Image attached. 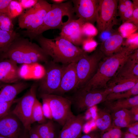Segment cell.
<instances>
[{
  "label": "cell",
  "instance_id": "1",
  "mask_svg": "<svg viewBox=\"0 0 138 138\" xmlns=\"http://www.w3.org/2000/svg\"><path fill=\"white\" fill-rule=\"evenodd\" d=\"M134 50L128 47H122L113 55L104 58L93 76L80 88L87 91L106 89L108 83Z\"/></svg>",
  "mask_w": 138,
  "mask_h": 138
},
{
  "label": "cell",
  "instance_id": "2",
  "mask_svg": "<svg viewBox=\"0 0 138 138\" xmlns=\"http://www.w3.org/2000/svg\"><path fill=\"white\" fill-rule=\"evenodd\" d=\"M35 38L46 53L56 63L68 64L77 62L87 53L83 49L60 35L50 39L41 34Z\"/></svg>",
  "mask_w": 138,
  "mask_h": 138
},
{
  "label": "cell",
  "instance_id": "3",
  "mask_svg": "<svg viewBox=\"0 0 138 138\" xmlns=\"http://www.w3.org/2000/svg\"><path fill=\"white\" fill-rule=\"evenodd\" d=\"M1 56L2 60H10L17 64L44 63L50 60V57L40 45L20 37L13 42Z\"/></svg>",
  "mask_w": 138,
  "mask_h": 138
},
{
  "label": "cell",
  "instance_id": "4",
  "mask_svg": "<svg viewBox=\"0 0 138 138\" xmlns=\"http://www.w3.org/2000/svg\"><path fill=\"white\" fill-rule=\"evenodd\" d=\"M51 6L52 4L46 1L38 0L33 7L23 12L19 16L18 25L20 28L26 29L22 31L25 36L33 39Z\"/></svg>",
  "mask_w": 138,
  "mask_h": 138
},
{
  "label": "cell",
  "instance_id": "5",
  "mask_svg": "<svg viewBox=\"0 0 138 138\" xmlns=\"http://www.w3.org/2000/svg\"><path fill=\"white\" fill-rule=\"evenodd\" d=\"M65 16L68 17L71 20L77 19L74 11L71 0L60 4H52L51 9L46 15L42 24L34 35L33 39L50 29H58L61 30L65 25L63 20Z\"/></svg>",
  "mask_w": 138,
  "mask_h": 138
},
{
  "label": "cell",
  "instance_id": "6",
  "mask_svg": "<svg viewBox=\"0 0 138 138\" xmlns=\"http://www.w3.org/2000/svg\"><path fill=\"white\" fill-rule=\"evenodd\" d=\"M44 72L38 83L39 95L53 94L59 88L67 64L61 65L50 60L44 64Z\"/></svg>",
  "mask_w": 138,
  "mask_h": 138
},
{
  "label": "cell",
  "instance_id": "7",
  "mask_svg": "<svg viewBox=\"0 0 138 138\" xmlns=\"http://www.w3.org/2000/svg\"><path fill=\"white\" fill-rule=\"evenodd\" d=\"M38 83H34L22 97L15 100L17 103L12 113L21 122L24 130L29 131L31 129L32 113L34 103L37 99L36 93Z\"/></svg>",
  "mask_w": 138,
  "mask_h": 138
},
{
  "label": "cell",
  "instance_id": "8",
  "mask_svg": "<svg viewBox=\"0 0 138 138\" xmlns=\"http://www.w3.org/2000/svg\"><path fill=\"white\" fill-rule=\"evenodd\" d=\"M104 56L99 49H97L90 55L85 54L76 62L77 83L76 90L83 86L92 78Z\"/></svg>",
  "mask_w": 138,
  "mask_h": 138
},
{
  "label": "cell",
  "instance_id": "9",
  "mask_svg": "<svg viewBox=\"0 0 138 138\" xmlns=\"http://www.w3.org/2000/svg\"><path fill=\"white\" fill-rule=\"evenodd\" d=\"M50 106L53 119L63 126L74 115L71 110V101L68 98L54 94L40 95Z\"/></svg>",
  "mask_w": 138,
  "mask_h": 138
},
{
  "label": "cell",
  "instance_id": "10",
  "mask_svg": "<svg viewBox=\"0 0 138 138\" xmlns=\"http://www.w3.org/2000/svg\"><path fill=\"white\" fill-rule=\"evenodd\" d=\"M108 94L105 89L86 90L78 89L72 96L68 98L78 111L82 112L103 102Z\"/></svg>",
  "mask_w": 138,
  "mask_h": 138
},
{
  "label": "cell",
  "instance_id": "11",
  "mask_svg": "<svg viewBox=\"0 0 138 138\" xmlns=\"http://www.w3.org/2000/svg\"><path fill=\"white\" fill-rule=\"evenodd\" d=\"M118 1L99 0L96 21L99 34L110 26L117 24Z\"/></svg>",
  "mask_w": 138,
  "mask_h": 138
},
{
  "label": "cell",
  "instance_id": "12",
  "mask_svg": "<svg viewBox=\"0 0 138 138\" xmlns=\"http://www.w3.org/2000/svg\"><path fill=\"white\" fill-rule=\"evenodd\" d=\"M73 10L76 17L85 22L94 25L96 21L99 0H72Z\"/></svg>",
  "mask_w": 138,
  "mask_h": 138
},
{
  "label": "cell",
  "instance_id": "13",
  "mask_svg": "<svg viewBox=\"0 0 138 138\" xmlns=\"http://www.w3.org/2000/svg\"><path fill=\"white\" fill-rule=\"evenodd\" d=\"M85 22L80 18L72 20L63 26L59 35L78 46L82 44L85 38L82 31V26Z\"/></svg>",
  "mask_w": 138,
  "mask_h": 138
},
{
  "label": "cell",
  "instance_id": "14",
  "mask_svg": "<svg viewBox=\"0 0 138 138\" xmlns=\"http://www.w3.org/2000/svg\"><path fill=\"white\" fill-rule=\"evenodd\" d=\"M76 62L67 64L62 75L60 86L53 94L61 95L77 89V78L76 70Z\"/></svg>",
  "mask_w": 138,
  "mask_h": 138
},
{
  "label": "cell",
  "instance_id": "15",
  "mask_svg": "<svg viewBox=\"0 0 138 138\" xmlns=\"http://www.w3.org/2000/svg\"><path fill=\"white\" fill-rule=\"evenodd\" d=\"M86 120L83 114L74 115L62 126L57 138H79L82 135Z\"/></svg>",
  "mask_w": 138,
  "mask_h": 138
},
{
  "label": "cell",
  "instance_id": "16",
  "mask_svg": "<svg viewBox=\"0 0 138 138\" xmlns=\"http://www.w3.org/2000/svg\"><path fill=\"white\" fill-rule=\"evenodd\" d=\"M19 120L9 112L0 118V135L8 138H19L20 134Z\"/></svg>",
  "mask_w": 138,
  "mask_h": 138
},
{
  "label": "cell",
  "instance_id": "17",
  "mask_svg": "<svg viewBox=\"0 0 138 138\" xmlns=\"http://www.w3.org/2000/svg\"><path fill=\"white\" fill-rule=\"evenodd\" d=\"M21 79L19 74V67L17 63L8 59L0 61V82L10 84Z\"/></svg>",
  "mask_w": 138,
  "mask_h": 138
},
{
  "label": "cell",
  "instance_id": "18",
  "mask_svg": "<svg viewBox=\"0 0 138 138\" xmlns=\"http://www.w3.org/2000/svg\"><path fill=\"white\" fill-rule=\"evenodd\" d=\"M130 55L109 82L138 78V60L132 58Z\"/></svg>",
  "mask_w": 138,
  "mask_h": 138
},
{
  "label": "cell",
  "instance_id": "19",
  "mask_svg": "<svg viewBox=\"0 0 138 138\" xmlns=\"http://www.w3.org/2000/svg\"><path fill=\"white\" fill-rule=\"evenodd\" d=\"M30 86V83L20 81L12 84H5L0 89V103L14 100L19 94Z\"/></svg>",
  "mask_w": 138,
  "mask_h": 138
},
{
  "label": "cell",
  "instance_id": "20",
  "mask_svg": "<svg viewBox=\"0 0 138 138\" xmlns=\"http://www.w3.org/2000/svg\"><path fill=\"white\" fill-rule=\"evenodd\" d=\"M124 41L122 36L118 32H116L101 42L99 49L105 57H109L113 55L121 49Z\"/></svg>",
  "mask_w": 138,
  "mask_h": 138
},
{
  "label": "cell",
  "instance_id": "21",
  "mask_svg": "<svg viewBox=\"0 0 138 138\" xmlns=\"http://www.w3.org/2000/svg\"><path fill=\"white\" fill-rule=\"evenodd\" d=\"M105 108L111 113L123 109H128L138 105V95L125 99L105 101Z\"/></svg>",
  "mask_w": 138,
  "mask_h": 138
},
{
  "label": "cell",
  "instance_id": "22",
  "mask_svg": "<svg viewBox=\"0 0 138 138\" xmlns=\"http://www.w3.org/2000/svg\"><path fill=\"white\" fill-rule=\"evenodd\" d=\"M138 83V78H134L120 80L115 82H109L105 90L108 95L127 91Z\"/></svg>",
  "mask_w": 138,
  "mask_h": 138
},
{
  "label": "cell",
  "instance_id": "23",
  "mask_svg": "<svg viewBox=\"0 0 138 138\" xmlns=\"http://www.w3.org/2000/svg\"><path fill=\"white\" fill-rule=\"evenodd\" d=\"M112 121L111 113L105 107L98 109L96 123L99 131H104L111 128Z\"/></svg>",
  "mask_w": 138,
  "mask_h": 138
},
{
  "label": "cell",
  "instance_id": "24",
  "mask_svg": "<svg viewBox=\"0 0 138 138\" xmlns=\"http://www.w3.org/2000/svg\"><path fill=\"white\" fill-rule=\"evenodd\" d=\"M35 129L42 138H57V133L56 127L52 120L37 125Z\"/></svg>",
  "mask_w": 138,
  "mask_h": 138
},
{
  "label": "cell",
  "instance_id": "25",
  "mask_svg": "<svg viewBox=\"0 0 138 138\" xmlns=\"http://www.w3.org/2000/svg\"><path fill=\"white\" fill-rule=\"evenodd\" d=\"M19 37V34L14 30L8 31L0 29V54L5 53L13 42Z\"/></svg>",
  "mask_w": 138,
  "mask_h": 138
},
{
  "label": "cell",
  "instance_id": "26",
  "mask_svg": "<svg viewBox=\"0 0 138 138\" xmlns=\"http://www.w3.org/2000/svg\"><path fill=\"white\" fill-rule=\"evenodd\" d=\"M137 95H138V83H137L131 88L127 91L109 94L105 101H112L128 98Z\"/></svg>",
  "mask_w": 138,
  "mask_h": 138
},
{
  "label": "cell",
  "instance_id": "27",
  "mask_svg": "<svg viewBox=\"0 0 138 138\" xmlns=\"http://www.w3.org/2000/svg\"><path fill=\"white\" fill-rule=\"evenodd\" d=\"M37 63L23 64L19 67V74L21 78H36L38 76L36 73V65Z\"/></svg>",
  "mask_w": 138,
  "mask_h": 138
},
{
  "label": "cell",
  "instance_id": "28",
  "mask_svg": "<svg viewBox=\"0 0 138 138\" xmlns=\"http://www.w3.org/2000/svg\"><path fill=\"white\" fill-rule=\"evenodd\" d=\"M46 119L44 117L42 107V104L37 99L33 106L32 113V123L37 122L40 124L46 122Z\"/></svg>",
  "mask_w": 138,
  "mask_h": 138
},
{
  "label": "cell",
  "instance_id": "29",
  "mask_svg": "<svg viewBox=\"0 0 138 138\" xmlns=\"http://www.w3.org/2000/svg\"><path fill=\"white\" fill-rule=\"evenodd\" d=\"M138 28L133 24L125 22L120 26L118 29L119 33L124 38H127L136 31Z\"/></svg>",
  "mask_w": 138,
  "mask_h": 138
},
{
  "label": "cell",
  "instance_id": "30",
  "mask_svg": "<svg viewBox=\"0 0 138 138\" xmlns=\"http://www.w3.org/2000/svg\"><path fill=\"white\" fill-rule=\"evenodd\" d=\"M23 10L18 1L12 0L9 6L8 14L12 19L19 16L23 12Z\"/></svg>",
  "mask_w": 138,
  "mask_h": 138
},
{
  "label": "cell",
  "instance_id": "31",
  "mask_svg": "<svg viewBox=\"0 0 138 138\" xmlns=\"http://www.w3.org/2000/svg\"><path fill=\"white\" fill-rule=\"evenodd\" d=\"M14 25L12 19L7 13L0 14V29L4 31H13Z\"/></svg>",
  "mask_w": 138,
  "mask_h": 138
},
{
  "label": "cell",
  "instance_id": "32",
  "mask_svg": "<svg viewBox=\"0 0 138 138\" xmlns=\"http://www.w3.org/2000/svg\"><path fill=\"white\" fill-rule=\"evenodd\" d=\"M123 134L121 129L112 126L106 131L100 132V138H122Z\"/></svg>",
  "mask_w": 138,
  "mask_h": 138
},
{
  "label": "cell",
  "instance_id": "33",
  "mask_svg": "<svg viewBox=\"0 0 138 138\" xmlns=\"http://www.w3.org/2000/svg\"><path fill=\"white\" fill-rule=\"evenodd\" d=\"M82 33L85 37H93L98 33V31L93 24L88 22L84 23L82 27Z\"/></svg>",
  "mask_w": 138,
  "mask_h": 138
},
{
  "label": "cell",
  "instance_id": "34",
  "mask_svg": "<svg viewBox=\"0 0 138 138\" xmlns=\"http://www.w3.org/2000/svg\"><path fill=\"white\" fill-rule=\"evenodd\" d=\"M112 126L119 128H127L132 123L135 122L131 118H116L112 119Z\"/></svg>",
  "mask_w": 138,
  "mask_h": 138
},
{
  "label": "cell",
  "instance_id": "35",
  "mask_svg": "<svg viewBox=\"0 0 138 138\" xmlns=\"http://www.w3.org/2000/svg\"><path fill=\"white\" fill-rule=\"evenodd\" d=\"M123 45L134 50L138 49V32L137 31L133 33L126 38Z\"/></svg>",
  "mask_w": 138,
  "mask_h": 138
},
{
  "label": "cell",
  "instance_id": "36",
  "mask_svg": "<svg viewBox=\"0 0 138 138\" xmlns=\"http://www.w3.org/2000/svg\"><path fill=\"white\" fill-rule=\"evenodd\" d=\"M111 114L112 119L116 118H131L134 120L130 110L128 109H121L112 112Z\"/></svg>",
  "mask_w": 138,
  "mask_h": 138
},
{
  "label": "cell",
  "instance_id": "37",
  "mask_svg": "<svg viewBox=\"0 0 138 138\" xmlns=\"http://www.w3.org/2000/svg\"><path fill=\"white\" fill-rule=\"evenodd\" d=\"M97 44V42L93 37H87L84 39L82 43L83 49L87 52L94 50Z\"/></svg>",
  "mask_w": 138,
  "mask_h": 138
},
{
  "label": "cell",
  "instance_id": "38",
  "mask_svg": "<svg viewBox=\"0 0 138 138\" xmlns=\"http://www.w3.org/2000/svg\"><path fill=\"white\" fill-rule=\"evenodd\" d=\"M133 11L131 18L125 22L131 23L138 28V0H133Z\"/></svg>",
  "mask_w": 138,
  "mask_h": 138
},
{
  "label": "cell",
  "instance_id": "39",
  "mask_svg": "<svg viewBox=\"0 0 138 138\" xmlns=\"http://www.w3.org/2000/svg\"><path fill=\"white\" fill-rule=\"evenodd\" d=\"M42 101V109L44 117L49 120L53 119L51 109L49 103L46 100L41 99Z\"/></svg>",
  "mask_w": 138,
  "mask_h": 138
},
{
  "label": "cell",
  "instance_id": "40",
  "mask_svg": "<svg viewBox=\"0 0 138 138\" xmlns=\"http://www.w3.org/2000/svg\"><path fill=\"white\" fill-rule=\"evenodd\" d=\"M14 100L5 102L0 103V118L6 115L10 112V109Z\"/></svg>",
  "mask_w": 138,
  "mask_h": 138
},
{
  "label": "cell",
  "instance_id": "41",
  "mask_svg": "<svg viewBox=\"0 0 138 138\" xmlns=\"http://www.w3.org/2000/svg\"><path fill=\"white\" fill-rule=\"evenodd\" d=\"M114 25L110 26L99 34V39L102 42L105 41L116 31L113 30Z\"/></svg>",
  "mask_w": 138,
  "mask_h": 138
},
{
  "label": "cell",
  "instance_id": "42",
  "mask_svg": "<svg viewBox=\"0 0 138 138\" xmlns=\"http://www.w3.org/2000/svg\"><path fill=\"white\" fill-rule=\"evenodd\" d=\"M38 0H20L18 1L23 9H29L33 7Z\"/></svg>",
  "mask_w": 138,
  "mask_h": 138
},
{
  "label": "cell",
  "instance_id": "43",
  "mask_svg": "<svg viewBox=\"0 0 138 138\" xmlns=\"http://www.w3.org/2000/svg\"><path fill=\"white\" fill-rule=\"evenodd\" d=\"M12 0H0V14H8V7Z\"/></svg>",
  "mask_w": 138,
  "mask_h": 138
},
{
  "label": "cell",
  "instance_id": "44",
  "mask_svg": "<svg viewBox=\"0 0 138 138\" xmlns=\"http://www.w3.org/2000/svg\"><path fill=\"white\" fill-rule=\"evenodd\" d=\"M133 9V5L128 8L120 17V19L122 21V23L126 21L131 17L132 15Z\"/></svg>",
  "mask_w": 138,
  "mask_h": 138
},
{
  "label": "cell",
  "instance_id": "45",
  "mask_svg": "<svg viewBox=\"0 0 138 138\" xmlns=\"http://www.w3.org/2000/svg\"><path fill=\"white\" fill-rule=\"evenodd\" d=\"M127 8L123 0H118L117 7V15L120 17Z\"/></svg>",
  "mask_w": 138,
  "mask_h": 138
},
{
  "label": "cell",
  "instance_id": "46",
  "mask_svg": "<svg viewBox=\"0 0 138 138\" xmlns=\"http://www.w3.org/2000/svg\"><path fill=\"white\" fill-rule=\"evenodd\" d=\"M127 128L126 132L138 136V121L132 123Z\"/></svg>",
  "mask_w": 138,
  "mask_h": 138
},
{
  "label": "cell",
  "instance_id": "47",
  "mask_svg": "<svg viewBox=\"0 0 138 138\" xmlns=\"http://www.w3.org/2000/svg\"><path fill=\"white\" fill-rule=\"evenodd\" d=\"M79 138H100V132L95 130L81 135Z\"/></svg>",
  "mask_w": 138,
  "mask_h": 138
},
{
  "label": "cell",
  "instance_id": "48",
  "mask_svg": "<svg viewBox=\"0 0 138 138\" xmlns=\"http://www.w3.org/2000/svg\"><path fill=\"white\" fill-rule=\"evenodd\" d=\"M130 110L135 121H138V105L132 107Z\"/></svg>",
  "mask_w": 138,
  "mask_h": 138
},
{
  "label": "cell",
  "instance_id": "49",
  "mask_svg": "<svg viewBox=\"0 0 138 138\" xmlns=\"http://www.w3.org/2000/svg\"><path fill=\"white\" fill-rule=\"evenodd\" d=\"M29 138H42L35 128L31 129L29 131Z\"/></svg>",
  "mask_w": 138,
  "mask_h": 138
},
{
  "label": "cell",
  "instance_id": "50",
  "mask_svg": "<svg viewBox=\"0 0 138 138\" xmlns=\"http://www.w3.org/2000/svg\"><path fill=\"white\" fill-rule=\"evenodd\" d=\"M122 138H138V136H136L126 131L123 133Z\"/></svg>",
  "mask_w": 138,
  "mask_h": 138
},
{
  "label": "cell",
  "instance_id": "51",
  "mask_svg": "<svg viewBox=\"0 0 138 138\" xmlns=\"http://www.w3.org/2000/svg\"><path fill=\"white\" fill-rule=\"evenodd\" d=\"M19 138H29V131L24 130L23 133H20Z\"/></svg>",
  "mask_w": 138,
  "mask_h": 138
},
{
  "label": "cell",
  "instance_id": "52",
  "mask_svg": "<svg viewBox=\"0 0 138 138\" xmlns=\"http://www.w3.org/2000/svg\"><path fill=\"white\" fill-rule=\"evenodd\" d=\"M66 1L65 0H52L51 1L55 4H60Z\"/></svg>",
  "mask_w": 138,
  "mask_h": 138
},
{
  "label": "cell",
  "instance_id": "53",
  "mask_svg": "<svg viewBox=\"0 0 138 138\" xmlns=\"http://www.w3.org/2000/svg\"><path fill=\"white\" fill-rule=\"evenodd\" d=\"M0 138H8L0 135Z\"/></svg>",
  "mask_w": 138,
  "mask_h": 138
}]
</instances>
